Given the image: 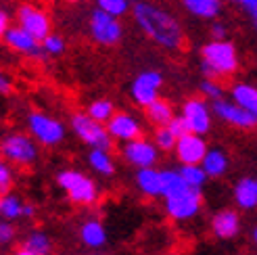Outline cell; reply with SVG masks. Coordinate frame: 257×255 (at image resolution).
I'll list each match as a JSON object with an SVG mask.
<instances>
[{
    "label": "cell",
    "mask_w": 257,
    "mask_h": 255,
    "mask_svg": "<svg viewBox=\"0 0 257 255\" xmlns=\"http://www.w3.org/2000/svg\"><path fill=\"white\" fill-rule=\"evenodd\" d=\"M80 240L88 249H100L107 245V230L98 220H86L80 228Z\"/></svg>",
    "instance_id": "cell-20"
},
{
    "label": "cell",
    "mask_w": 257,
    "mask_h": 255,
    "mask_svg": "<svg viewBox=\"0 0 257 255\" xmlns=\"http://www.w3.org/2000/svg\"><path fill=\"white\" fill-rule=\"evenodd\" d=\"M211 232L220 240H230L240 232V215L234 209H222L211 218Z\"/></svg>",
    "instance_id": "cell-17"
},
{
    "label": "cell",
    "mask_w": 257,
    "mask_h": 255,
    "mask_svg": "<svg viewBox=\"0 0 257 255\" xmlns=\"http://www.w3.org/2000/svg\"><path fill=\"white\" fill-rule=\"evenodd\" d=\"M163 201H165V211H168V215L176 222L192 220L203 207L201 190L190 188V186H184V188H180L178 193L163 197Z\"/></svg>",
    "instance_id": "cell-4"
},
{
    "label": "cell",
    "mask_w": 257,
    "mask_h": 255,
    "mask_svg": "<svg viewBox=\"0 0 257 255\" xmlns=\"http://www.w3.org/2000/svg\"><path fill=\"white\" fill-rule=\"evenodd\" d=\"M17 236V230L9 220L0 218V247H9Z\"/></svg>",
    "instance_id": "cell-35"
},
{
    "label": "cell",
    "mask_w": 257,
    "mask_h": 255,
    "mask_svg": "<svg viewBox=\"0 0 257 255\" xmlns=\"http://www.w3.org/2000/svg\"><path fill=\"white\" fill-rule=\"evenodd\" d=\"M23 247L30 249L36 255H50V253H53V240H50V236L46 232L34 230V232H30L28 236H25Z\"/></svg>",
    "instance_id": "cell-27"
},
{
    "label": "cell",
    "mask_w": 257,
    "mask_h": 255,
    "mask_svg": "<svg viewBox=\"0 0 257 255\" xmlns=\"http://www.w3.org/2000/svg\"><path fill=\"white\" fill-rule=\"evenodd\" d=\"M238 69L236 46L230 40H211L201 48V71L205 78H230Z\"/></svg>",
    "instance_id": "cell-2"
},
{
    "label": "cell",
    "mask_w": 257,
    "mask_h": 255,
    "mask_svg": "<svg viewBox=\"0 0 257 255\" xmlns=\"http://www.w3.org/2000/svg\"><path fill=\"white\" fill-rule=\"evenodd\" d=\"M255 115H257V111H255Z\"/></svg>",
    "instance_id": "cell-46"
},
{
    "label": "cell",
    "mask_w": 257,
    "mask_h": 255,
    "mask_svg": "<svg viewBox=\"0 0 257 255\" xmlns=\"http://www.w3.org/2000/svg\"><path fill=\"white\" fill-rule=\"evenodd\" d=\"M121 157L125 163L134 165L136 170L140 168H153L159 159V149L155 143H151L147 138H136V140H127L121 147Z\"/></svg>",
    "instance_id": "cell-10"
},
{
    "label": "cell",
    "mask_w": 257,
    "mask_h": 255,
    "mask_svg": "<svg viewBox=\"0 0 257 255\" xmlns=\"http://www.w3.org/2000/svg\"><path fill=\"white\" fill-rule=\"evenodd\" d=\"M234 203L242 211H253L257 207V180L240 178L234 186Z\"/></svg>",
    "instance_id": "cell-18"
},
{
    "label": "cell",
    "mask_w": 257,
    "mask_h": 255,
    "mask_svg": "<svg viewBox=\"0 0 257 255\" xmlns=\"http://www.w3.org/2000/svg\"><path fill=\"white\" fill-rule=\"evenodd\" d=\"M168 128L172 130V134H174L176 138H180V136H184V134L190 132V128H188V123H186V119H184L182 115H174L172 121L168 123Z\"/></svg>",
    "instance_id": "cell-37"
},
{
    "label": "cell",
    "mask_w": 257,
    "mask_h": 255,
    "mask_svg": "<svg viewBox=\"0 0 257 255\" xmlns=\"http://www.w3.org/2000/svg\"><path fill=\"white\" fill-rule=\"evenodd\" d=\"M251 236H253V243H255V245H257V226H255V228H253V232H251Z\"/></svg>",
    "instance_id": "cell-44"
},
{
    "label": "cell",
    "mask_w": 257,
    "mask_h": 255,
    "mask_svg": "<svg viewBox=\"0 0 257 255\" xmlns=\"http://www.w3.org/2000/svg\"><path fill=\"white\" fill-rule=\"evenodd\" d=\"M201 168L207 178H222L228 172V155L220 149H207L205 157L201 159Z\"/></svg>",
    "instance_id": "cell-22"
},
{
    "label": "cell",
    "mask_w": 257,
    "mask_h": 255,
    "mask_svg": "<svg viewBox=\"0 0 257 255\" xmlns=\"http://www.w3.org/2000/svg\"><path fill=\"white\" fill-rule=\"evenodd\" d=\"M0 155L7 163L32 165L38 159V145L28 134H9L0 143Z\"/></svg>",
    "instance_id": "cell-8"
},
{
    "label": "cell",
    "mask_w": 257,
    "mask_h": 255,
    "mask_svg": "<svg viewBox=\"0 0 257 255\" xmlns=\"http://www.w3.org/2000/svg\"><path fill=\"white\" fill-rule=\"evenodd\" d=\"M211 40H224L226 38V34H228V30H226V25L222 23V21H215L213 19V23H211Z\"/></svg>",
    "instance_id": "cell-38"
},
{
    "label": "cell",
    "mask_w": 257,
    "mask_h": 255,
    "mask_svg": "<svg viewBox=\"0 0 257 255\" xmlns=\"http://www.w3.org/2000/svg\"><path fill=\"white\" fill-rule=\"evenodd\" d=\"M163 86V75L157 69H147L143 73H138L132 82V98L138 107L151 105L155 98H159V90Z\"/></svg>",
    "instance_id": "cell-13"
},
{
    "label": "cell",
    "mask_w": 257,
    "mask_h": 255,
    "mask_svg": "<svg viewBox=\"0 0 257 255\" xmlns=\"http://www.w3.org/2000/svg\"><path fill=\"white\" fill-rule=\"evenodd\" d=\"M28 128L34 140L44 147H57L65 140V125L57 117H50L42 111H32L28 115Z\"/></svg>",
    "instance_id": "cell-7"
},
{
    "label": "cell",
    "mask_w": 257,
    "mask_h": 255,
    "mask_svg": "<svg viewBox=\"0 0 257 255\" xmlns=\"http://www.w3.org/2000/svg\"><path fill=\"white\" fill-rule=\"evenodd\" d=\"M34 215H36V205H34V203H23V205H21V218L32 220Z\"/></svg>",
    "instance_id": "cell-40"
},
{
    "label": "cell",
    "mask_w": 257,
    "mask_h": 255,
    "mask_svg": "<svg viewBox=\"0 0 257 255\" xmlns=\"http://www.w3.org/2000/svg\"><path fill=\"white\" fill-rule=\"evenodd\" d=\"M96 9L121 19L132 11V0H96Z\"/></svg>",
    "instance_id": "cell-31"
},
{
    "label": "cell",
    "mask_w": 257,
    "mask_h": 255,
    "mask_svg": "<svg viewBox=\"0 0 257 255\" xmlns=\"http://www.w3.org/2000/svg\"><path fill=\"white\" fill-rule=\"evenodd\" d=\"M17 25L23 28L28 34H32L38 42H42L44 38L53 32V21H50L48 11L42 9L40 5L34 3H21L15 11Z\"/></svg>",
    "instance_id": "cell-6"
},
{
    "label": "cell",
    "mask_w": 257,
    "mask_h": 255,
    "mask_svg": "<svg viewBox=\"0 0 257 255\" xmlns=\"http://www.w3.org/2000/svg\"><path fill=\"white\" fill-rule=\"evenodd\" d=\"M161 172V197H168L178 193L180 188H184L182 176L178 174V170H159Z\"/></svg>",
    "instance_id": "cell-30"
},
{
    "label": "cell",
    "mask_w": 257,
    "mask_h": 255,
    "mask_svg": "<svg viewBox=\"0 0 257 255\" xmlns=\"http://www.w3.org/2000/svg\"><path fill=\"white\" fill-rule=\"evenodd\" d=\"M90 36L96 44H102V46H115L121 36H123V25H121V19L119 17H113L105 11H92L90 15Z\"/></svg>",
    "instance_id": "cell-9"
},
{
    "label": "cell",
    "mask_w": 257,
    "mask_h": 255,
    "mask_svg": "<svg viewBox=\"0 0 257 255\" xmlns=\"http://www.w3.org/2000/svg\"><path fill=\"white\" fill-rule=\"evenodd\" d=\"M178 174L182 176V180H184L186 186L197 188V190H201L205 184H207V180H209L207 174L203 172L201 163H182V165H180V170H178Z\"/></svg>",
    "instance_id": "cell-26"
},
{
    "label": "cell",
    "mask_w": 257,
    "mask_h": 255,
    "mask_svg": "<svg viewBox=\"0 0 257 255\" xmlns=\"http://www.w3.org/2000/svg\"><path fill=\"white\" fill-rule=\"evenodd\" d=\"M190 132L195 134H207L211 130V105L207 103V98H201V96H192L188 100H184L182 105V113H180Z\"/></svg>",
    "instance_id": "cell-11"
},
{
    "label": "cell",
    "mask_w": 257,
    "mask_h": 255,
    "mask_svg": "<svg viewBox=\"0 0 257 255\" xmlns=\"http://www.w3.org/2000/svg\"><path fill=\"white\" fill-rule=\"evenodd\" d=\"M199 90L205 98H209V100H217V98H224V88L222 84L217 82V80H211V78H205L199 86Z\"/></svg>",
    "instance_id": "cell-34"
},
{
    "label": "cell",
    "mask_w": 257,
    "mask_h": 255,
    "mask_svg": "<svg viewBox=\"0 0 257 255\" xmlns=\"http://www.w3.org/2000/svg\"><path fill=\"white\" fill-rule=\"evenodd\" d=\"M211 113L217 115L220 119H224L226 123L240 128V130H251L257 125V115L247 109L238 107L234 100H226V98H217L211 100Z\"/></svg>",
    "instance_id": "cell-12"
},
{
    "label": "cell",
    "mask_w": 257,
    "mask_h": 255,
    "mask_svg": "<svg viewBox=\"0 0 257 255\" xmlns=\"http://www.w3.org/2000/svg\"><path fill=\"white\" fill-rule=\"evenodd\" d=\"M176 140L178 138L172 134V130L168 125H157V130H155V147L159 151H174Z\"/></svg>",
    "instance_id": "cell-33"
},
{
    "label": "cell",
    "mask_w": 257,
    "mask_h": 255,
    "mask_svg": "<svg viewBox=\"0 0 257 255\" xmlns=\"http://www.w3.org/2000/svg\"><path fill=\"white\" fill-rule=\"evenodd\" d=\"M21 205H23V201L17 195H13L11 190L5 195H0V218L9 220V222L19 220L21 218Z\"/></svg>",
    "instance_id": "cell-28"
},
{
    "label": "cell",
    "mask_w": 257,
    "mask_h": 255,
    "mask_svg": "<svg viewBox=\"0 0 257 255\" xmlns=\"http://www.w3.org/2000/svg\"><path fill=\"white\" fill-rule=\"evenodd\" d=\"M11 28V13L7 9L0 7V38L5 36V32Z\"/></svg>",
    "instance_id": "cell-39"
},
{
    "label": "cell",
    "mask_w": 257,
    "mask_h": 255,
    "mask_svg": "<svg viewBox=\"0 0 257 255\" xmlns=\"http://www.w3.org/2000/svg\"><path fill=\"white\" fill-rule=\"evenodd\" d=\"M132 17L138 28L145 32V36L161 48L180 50L184 46V30L170 11L147 3V0H138L132 5Z\"/></svg>",
    "instance_id": "cell-1"
},
{
    "label": "cell",
    "mask_w": 257,
    "mask_h": 255,
    "mask_svg": "<svg viewBox=\"0 0 257 255\" xmlns=\"http://www.w3.org/2000/svg\"><path fill=\"white\" fill-rule=\"evenodd\" d=\"M13 90V84L5 73H0V94H9Z\"/></svg>",
    "instance_id": "cell-41"
},
{
    "label": "cell",
    "mask_w": 257,
    "mask_h": 255,
    "mask_svg": "<svg viewBox=\"0 0 257 255\" xmlns=\"http://www.w3.org/2000/svg\"><path fill=\"white\" fill-rule=\"evenodd\" d=\"M230 94H232V100L238 107L247 109L251 113L257 111V88L255 86H251V84H234L232 90H230Z\"/></svg>",
    "instance_id": "cell-25"
},
{
    "label": "cell",
    "mask_w": 257,
    "mask_h": 255,
    "mask_svg": "<svg viewBox=\"0 0 257 255\" xmlns=\"http://www.w3.org/2000/svg\"><path fill=\"white\" fill-rule=\"evenodd\" d=\"M113 113H115V107H113L111 100H107V98L92 100V103L88 105V109H86V115L92 117V119L98 121V123H107Z\"/></svg>",
    "instance_id": "cell-29"
},
{
    "label": "cell",
    "mask_w": 257,
    "mask_h": 255,
    "mask_svg": "<svg viewBox=\"0 0 257 255\" xmlns=\"http://www.w3.org/2000/svg\"><path fill=\"white\" fill-rule=\"evenodd\" d=\"M174 153L180 163H201L205 153H207V143L203 140L201 134L188 132L176 140Z\"/></svg>",
    "instance_id": "cell-16"
},
{
    "label": "cell",
    "mask_w": 257,
    "mask_h": 255,
    "mask_svg": "<svg viewBox=\"0 0 257 255\" xmlns=\"http://www.w3.org/2000/svg\"><path fill=\"white\" fill-rule=\"evenodd\" d=\"M107 132L113 140H121V143H127V140H136L143 136V123H140L134 115L130 113H113L109 117V121L105 123Z\"/></svg>",
    "instance_id": "cell-15"
},
{
    "label": "cell",
    "mask_w": 257,
    "mask_h": 255,
    "mask_svg": "<svg viewBox=\"0 0 257 255\" xmlns=\"http://www.w3.org/2000/svg\"><path fill=\"white\" fill-rule=\"evenodd\" d=\"M13 186V172L7 161H0V195L9 193Z\"/></svg>",
    "instance_id": "cell-36"
},
{
    "label": "cell",
    "mask_w": 257,
    "mask_h": 255,
    "mask_svg": "<svg viewBox=\"0 0 257 255\" xmlns=\"http://www.w3.org/2000/svg\"><path fill=\"white\" fill-rule=\"evenodd\" d=\"M71 130L90 149H105V151L113 149V138L109 136L107 128L98 121H94L92 117H88L86 113H73L71 115Z\"/></svg>",
    "instance_id": "cell-5"
},
{
    "label": "cell",
    "mask_w": 257,
    "mask_h": 255,
    "mask_svg": "<svg viewBox=\"0 0 257 255\" xmlns=\"http://www.w3.org/2000/svg\"><path fill=\"white\" fill-rule=\"evenodd\" d=\"M88 163L96 174L105 176V178H111L115 174V161L111 157V151H105V149H90L88 153Z\"/></svg>",
    "instance_id": "cell-23"
},
{
    "label": "cell",
    "mask_w": 257,
    "mask_h": 255,
    "mask_svg": "<svg viewBox=\"0 0 257 255\" xmlns=\"http://www.w3.org/2000/svg\"><path fill=\"white\" fill-rule=\"evenodd\" d=\"M3 40H5V44L11 50H15V53L25 55V57H30V59L42 61L46 57L44 50H42V44L38 42L32 34H28L23 28H19V25H11V28L5 32Z\"/></svg>",
    "instance_id": "cell-14"
},
{
    "label": "cell",
    "mask_w": 257,
    "mask_h": 255,
    "mask_svg": "<svg viewBox=\"0 0 257 255\" xmlns=\"http://www.w3.org/2000/svg\"><path fill=\"white\" fill-rule=\"evenodd\" d=\"M228 3H234V5H240L242 9H245L247 13L251 11V9H255L257 7V0H228Z\"/></svg>",
    "instance_id": "cell-42"
},
{
    "label": "cell",
    "mask_w": 257,
    "mask_h": 255,
    "mask_svg": "<svg viewBox=\"0 0 257 255\" xmlns=\"http://www.w3.org/2000/svg\"><path fill=\"white\" fill-rule=\"evenodd\" d=\"M136 184L147 197H161V172L153 168H140L136 172Z\"/></svg>",
    "instance_id": "cell-21"
},
{
    "label": "cell",
    "mask_w": 257,
    "mask_h": 255,
    "mask_svg": "<svg viewBox=\"0 0 257 255\" xmlns=\"http://www.w3.org/2000/svg\"><path fill=\"white\" fill-rule=\"evenodd\" d=\"M63 3H65V5H78L80 0H63Z\"/></svg>",
    "instance_id": "cell-45"
},
{
    "label": "cell",
    "mask_w": 257,
    "mask_h": 255,
    "mask_svg": "<svg viewBox=\"0 0 257 255\" xmlns=\"http://www.w3.org/2000/svg\"><path fill=\"white\" fill-rule=\"evenodd\" d=\"M13 255H36V253H32L30 249H25V247H19L17 251H13Z\"/></svg>",
    "instance_id": "cell-43"
},
{
    "label": "cell",
    "mask_w": 257,
    "mask_h": 255,
    "mask_svg": "<svg viewBox=\"0 0 257 255\" xmlns=\"http://www.w3.org/2000/svg\"><path fill=\"white\" fill-rule=\"evenodd\" d=\"M57 184L65 190V195L75 205H94L100 197L96 182L80 170H61L57 174Z\"/></svg>",
    "instance_id": "cell-3"
},
{
    "label": "cell",
    "mask_w": 257,
    "mask_h": 255,
    "mask_svg": "<svg viewBox=\"0 0 257 255\" xmlns=\"http://www.w3.org/2000/svg\"><path fill=\"white\" fill-rule=\"evenodd\" d=\"M40 44H42V50L46 57H59L65 53V40H63V36H59V34L50 32Z\"/></svg>",
    "instance_id": "cell-32"
},
{
    "label": "cell",
    "mask_w": 257,
    "mask_h": 255,
    "mask_svg": "<svg viewBox=\"0 0 257 255\" xmlns=\"http://www.w3.org/2000/svg\"><path fill=\"white\" fill-rule=\"evenodd\" d=\"M182 7L197 19L213 21L220 17L224 9V0H182Z\"/></svg>",
    "instance_id": "cell-19"
},
{
    "label": "cell",
    "mask_w": 257,
    "mask_h": 255,
    "mask_svg": "<svg viewBox=\"0 0 257 255\" xmlns=\"http://www.w3.org/2000/svg\"><path fill=\"white\" fill-rule=\"evenodd\" d=\"M147 111V119L153 123V125H168L174 117V109L168 100L163 98H155L151 105L145 107Z\"/></svg>",
    "instance_id": "cell-24"
}]
</instances>
